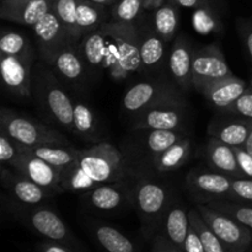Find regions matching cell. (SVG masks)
<instances>
[{
	"mask_svg": "<svg viewBox=\"0 0 252 252\" xmlns=\"http://www.w3.org/2000/svg\"><path fill=\"white\" fill-rule=\"evenodd\" d=\"M140 37L133 22L107 21L80 41L78 51L85 65L103 70L121 80L142 66Z\"/></svg>",
	"mask_w": 252,
	"mask_h": 252,
	"instance_id": "obj_1",
	"label": "cell"
},
{
	"mask_svg": "<svg viewBox=\"0 0 252 252\" xmlns=\"http://www.w3.org/2000/svg\"><path fill=\"white\" fill-rule=\"evenodd\" d=\"M0 132L5 133L22 149L51 144L70 145L58 130L5 107L0 113Z\"/></svg>",
	"mask_w": 252,
	"mask_h": 252,
	"instance_id": "obj_2",
	"label": "cell"
},
{
	"mask_svg": "<svg viewBox=\"0 0 252 252\" xmlns=\"http://www.w3.org/2000/svg\"><path fill=\"white\" fill-rule=\"evenodd\" d=\"M75 162L96 185L118 182L123 177V157L111 143L102 142L79 150Z\"/></svg>",
	"mask_w": 252,
	"mask_h": 252,
	"instance_id": "obj_3",
	"label": "cell"
},
{
	"mask_svg": "<svg viewBox=\"0 0 252 252\" xmlns=\"http://www.w3.org/2000/svg\"><path fill=\"white\" fill-rule=\"evenodd\" d=\"M197 209L228 252H245L248 250L252 241L250 229L208 204H198Z\"/></svg>",
	"mask_w": 252,
	"mask_h": 252,
	"instance_id": "obj_4",
	"label": "cell"
},
{
	"mask_svg": "<svg viewBox=\"0 0 252 252\" xmlns=\"http://www.w3.org/2000/svg\"><path fill=\"white\" fill-rule=\"evenodd\" d=\"M186 103L179 93L148 107L134 122V129L180 130L185 118Z\"/></svg>",
	"mask_w": 252,
	"mask_h": 252,
	"instance_id": "obj_5",
	"label": "cell"
},
{
	"mask_svg": "<svg viewBox=\"0 0 252 252\" xmlns=\"http://www.w3.org/2000/svg\"><path fill=\"white\" fill-rule=\"evenodd\" d=\"M233 75L225 57L217 46H207L193 53L192 85L199 93L208 84Z\"/></svg>",
	"mask_w": 252,
	"mask_h": 252,
	"instance_id": "obj_6",
	"label": "cell"
},
{
	"mask_svg": "<svg viewBox=\"0 0 252 252\" xmlns=\"http://www.w3.org/2000/svg\"><path fill=\"white\" fill-rule=\"evenodd\" d=\"M32 29L36 34L42 57L47 62L61 49L70 44H75L53 10L44 15L36 25L32 26Z\"/></svg>",
	"mask_w": 252,
	"mask_h": 252,
	"instance_id": "obj_7",
	"label": "cell"
},
{
	"mask_svg": "<svg viewBox=\"0 0 252 252\" xmlns=\"http://www.w3.org/2000/svg\"><path fill=\"white\" fill-rule=\"evenodd\" d=\"M16 172L26 179L36 182L39 186L53 192H62V172L41 158L30 153L21 152L19 159L12 165Z\"/></svg>",
	"mask_w": 252,
	"mask_h": 252,
	"instance_id": "obj_8",
	"label": "cell"
},
{
	"mask_svg": "<svg viewBox=\"0 0 252 252\" xmlns=\"http://www.w3.org/2000/svg\"><path fill=\"white\" fill-rule=\"evenodd\" d=\"M179 91L160 81H142L128 89L123 97V107L133 115H139L160 100Z\"/></svg>",
	"mask_w": 252,
	"mask_h": 252,
	"instance_id": "obj_9",
	"label": "cell"
},
{
	"mask_svg": "<svg viewBox=\"0 0 252 252\" xmlns=\"http://www.w3.org/2000/svg\"><path fill=\"white\" fill-rule=\"evenodd\" d=\"M0 70L7 90L19 97L27 98L31 96V61L1 54Z\"/></svg>",
	"mask_w": 252,
	"mask_h": 252,
	"instance_id": "obj_10",
	"label": "cell"
},
{
	"mask_svg": "<svg viewBox=\"0 0 252 252\" xmlns=\"http://www.w3.org/2000/svg\"><path fill=\"white\" fill-rule=\"evenodd\" d=\"M30 226L39 235L51 241L70 246L74 238L61 217L47 207H38L31 211L27 217Z\"/></svg>",
	"mask_w": 252,
	"mask_h": 252,
	"instance_id": "obj_11",
	"label": "cell"
},
{
	"mask_svg": "<svg viewBox=\"0 0 252 252\" xmlns=\"http://www.w3.org/2000/svg\"><path fill=\"white\" fill-rule=\"evenodd\" d=\"M43 101L54 120L66 129L73 130L74 103L51 74L44 76Z\"/></svg>",
	"mask_w": 252,
	"mask_h": 252,
	"instance_id": "obj_12",
	"label": "cell"
},
{
	"mask_svg": "<svg viewBox=\"0 0 252 252\" xmlns=\"http://www.w3.org/2000/svg\"><path fill=\"white\" fill-rule=\"evenodd\" d=\"M231 182L233 177L217 171H192L187 176L189 189L194 193L209 198L208 202L231 198Z\"/></svg>",
	"mask_w": 252,
	"mask_h": 252,
	"instance_id": "obj_13",
	"label": "cell"
},
{
	"mask_svg": "<svg viewBox=\"0 0 252 252\" xmlns=\"http://www.w3.org/2000/svg\"><path fill=\"white\" fill-rule=\"evenodd\" d=\"M248 88L245 81L233 75L208 84L202 89L201 93L214 107L228 111L229 107L245 93Z\"/></svg>",
	"mask_w": 252,
	"mask_h": 252,
	"instance_id": "obj_14",
	"label": "cell"
},
{
	"mask_svg": "<svg viewBox=\"0 0 252 252\" xmlns=\"http://www.w3.org/2000/svg\"><path fill=\"white\" fill-rule=\"evenodd\" d=\"M137 203L143 218L147 221H154L161 216L166 207L167 192L161 185L143 181L137 187Z\"/></svg>",
	"mask_w": 252,
	"mask_h": 252,
	"instance_id": "obj_15",
	"label": "cell"
},
{
	"mask_svg": "<svg viewBox=\"0 0 252 252\" xmlns=\"http://www.w3.org/2000/svg\"><path fill=\"white\" fill-rule=\"evenodd\" d=\"M193 53L191 46L185 38H179L170 52L169 68L177 85L182 89H189L192 85V59Z\"/></svg>",
	"mask_w": 252,
	"mask_h": 252,
	"instance_id": "obj_16",
	"label": "cell"
},
{
	"mask_svg": "<svg viewBox=\"0 0 252 252\" xmlns=\"http://www.w3.org/2000/svg\"><path fill=\"white\" fill-rule=\"evenodd\" d=\"M208 161L212 169L217 172L228 175L233 179H244L234 147H230L214 137H212L208 143Z\"/></svg>",
	"mask_w": 252,
	"mask_h": 252,
	"instance_id": "obj_17",
	"label": "cell"
},
{
	"mask_svg": "<svg viewBox=\"0 0 252 252\" xmlns=\"http://www.w3.org/2000/svg\"><path fill=\"white\" fill-rule=\"evenodd\" d=\"M106 5L98 4L93 0H78L76 7V36L81 41L90 32L107 22Z\"/></svg>",
	"mask_w": 252,
	"mask_h": 252,
	"instance_id": "obj_18",
	"label": "cell"
},
{
	"mask_svg": "<svg viewBox=\"0 0 252 252\" xmlns=\"http://www.w3.org/2000/svg\"><path fill=\"white\" fill-rule=\"evenodd\" d=\"M52 64L54 70L63 76L65 80L75 83L79 81L84 75V64L83 58L78 51V47L75 44L66 46L65 48L57 52L53 57L48 61Z\"/></svg>",
	"mask_w": 252,
	"mask_h": 252,
	"instance_id": "obj_19",
	"label": "cell"
},
{
	"mask_svg": "<svg viewBox=\"0 0 252 252\" xmlns=\"http://www.w3.org/2000/svg\"><path fill=\"white\" fill-rule=\"evenodd\" d=\"M9 189L11 192V196L19 203L26 204V206H38L47 198H49L52 194L56 193V192L44 189V187L37 185L36 182L26 179L19 172L15 176L10 177Z\"/></svg>",
	"mask_w": 252,
	"mask_h": 252,
	"instance_id": "obj_20",
	"label": "cell"
},
{
	"mask_svg": "<svg viewBox=\"0 0 252 252\" xmlns=\"http://www.w3.org/2000/svg\"><path fill=\"white\" fill-rule=\"evenodd\" d=\"M20 150L24 153H30L36 157L41 158L44 161L51 164L59 171H63L66 167L70 166L73 162H75L76 158H78L79 150L75 149L71 145L65 144H51V145H42V147L36 148H27V149Z\"/></svg>",
	"mask_w": 252,
	"mask_h": 252,
	"instance_id": "obj_21",
	"label": "cell"
},
{
	"mask_svg": "<svg viewBox=\"0 0 252 252\" xmlns=\"http://www.w3.org/2000/svg\"><path fill=\"white\" fill-rule=\"evenodd\" d=\"M252 127V120L243 118L230 122L217 123L209 128L212 137L221 140L230 147L244 148Z\"/></svg>",
	"mask_w": 252,
	"mask_h": 252,
	"instance_id": "obj_22",
	"label": "cell"
},
{
	"mask_svg": "<svg viewBox=\"0 0 252 252\" xmlns=\"http://www.w3.org/2000/svg\"><path fill=\"white\" fill-rule=\"evenodd\" d=\"M86 194L90 206L106 212L113 211L122 206L126 197L125 191L117 185H112V182L97 185L93 189L86 192Z\"/></svg>",
	"mask_w": 252,
	"mask_h": 252,
	"instance_id": "obj_23",
	"label": "cell"
},
{
	"mask_svg": "<svg viewBox=\"0 0 252 252\" xmlns=\"http://www.w3.org/2000/svg\"><path fill=\"white\" fill-rule=\"evenodd\" d=\"M189 229V213L184 208L175 206L170 208L167 212L166 218L164 223L165 236L177 246L179 249L184 250L185 241H186L187 234Z\"/></svg>",
	"mask_w": 252,
	"mask_h": 252,
	"instance_id": "obj_24",
	"label": "cell"
},
{
	"mask_svg": "<svg viewBox=\"0 0 252 252\" xmlns=\"http://www.w3.org/2000/svg\"><path fill=\"white\" fill-rule=\"evenodd\" d=\"M189 152H191V142L185 137L165 152L155 155V167L160 172H169L180 169L189 159Z\"/></svg>",
	"mask_w": 252,
	"mask_h": 252,
	"instance_id": "obj_25",
	"label": "cell"
},
{
	"mask_svg": "<svg viewBox=\"0 0 252 252\" xmlns=\"http://www.w3.org/2000/svg\"><path fill=\"white\" fill-rule=\"evenodd\" d=\"M179 25V11L177 5L171 0H166L154 11V31L160 38L167 43L171 41Z\"/></svg>",
	"mask_w": 252,
	"mask_h": 252,
	"instance_id": "obj_26",
	"label": "cell"
},
{
	"mask_svg": "<svg viewBox=\"0 0 252 252\" xmlns=\"http://www.w3.org/2000/svg\"><path fill=\"white\" fill-rule=\"evenodd\" d=\"M53 1L54 0H29L5 20L32 27L53 9Z\"/></svg>",
	"mask_w": 252,
	"mask_h": 252,
	"instance_id": "obj_27",
	"label": "cell"
},
{
	"mask_svg": "<svg viewBox=\"0 0 252 252\" xmlns=\"http://www.w3.org/2000/svg\"><path fill=\"white\" fill-rule=\"evenodd\" d=\"M94 233L98 244L107 252H135L134 244L112 226L97 225Z\"/></svg>",
	"mask_w": 252,
	"mask_h": 252,
	"instance_id": "obj_28",
	"label": "cell"
},
{
	"mask_svg": "<svg viewBox=\"0 0 252 252\" xmlns=\"http://www.w3.org/2000/svg\"><path fill=\"white\" fill-rule=\"evenodd\" d=\"M139 53L143 68H155L164 58L165 42L157 32H150L140 38Z\"/></svg>",
	"mask_w": 252,
	"mask_h": 252,
	"instance_id": "obj_29",
	"label": "cell"
},
{
	"mask_svg": "<svg viewBox=\"0 0 252 252\" xmlns=\"http://www.w3.org/2000/svg\"><path fill=\"white\" fill-rule=\"evenodd\" d=\"M189 218L191 226L197 231V234L201 238L206 252H228L223 243L219 240L218 236L213 233V230L209 228L208 224L202 218L198 209H191L189 212Z\"/></svg>",
	"mask_w": 252,
	"mask_h": 252,
	"instance_id": "obj_30",
	"label": "cell"
},
{
	"mask_svg": "<svg viewBox=\"0 0 252 252\" xmlns=\"http://www.w3.org/2000/svg\"><path fill=\"white\" fill-rule=\"evenodd\" d=\"M0 54L15 56L32 61V51L29 39L20 32L7 31L0 38Z\"/></svg>",
	"mask_w": 252,
	"mask_h": 252,
	"instance_id": "obj_31",
	"label": "cell"
},
{
	"mask_svg": "<svg viewBox=\"0 0 252 252\" xmlns=\"http://www.w3.org/2000/svg\"><path fill=\"white\" fill-rule=\"evenodd\" d=\"M96 186L97 185L90 177L84 174L83 170L76 165V162H73L70 166H68L65 170L62 171L61 187L63 191L88 192Z\"/></svg>",
	"mask_w": 252,
	"mask_h": 252,
	"instance_id": "obj_32",
	"label": "cell"
},
{
	"mask_svg": "<svg viewBox=\"0 0 252 252\" xmlns=\"http://www.w3.org/2000/svg\"><path fill=\"white\" fill-rule=\"evenodd\" d=\"M76 7L78 0H54L52 9L70 34L74 43L79 42L76 36Z\"/></svg>",
	"mask_w": 252,
	"mask_h": 252,
	"instance_id": "obj_33",
	"label": "cell"
},
{
	"mask_svg": "<svg viewBox=\"0 0 252 252\" xmlns=\"http://www.w3.org/2000/svg\"><path fill=\"white\" fill-rule=\"evenodd\" d=\"M184 133L180 130H171V129H154L150 130V133L147 137V147L148 149L155 155L165 152L184 139Z\"/></svg>",
	"mask_w": 252,
	"mask_h": 252,
	"instance_id": "obj_34",
	"label": "cell"
},
{
	"mask_svg": "<svg viewBox=\"0 0 252 252\" xmlns=\"http://www.w3.org/2000/svg\"><path fill=\"white\" fill-rule=\"evenodd\" d=\"M209 207L220 211L223 213L228 214L231 218L238 220L244 226L249 228L252 231V207L244 206L239 203H231L226 199H216V201L208 202Z\"/></svg>",
	"mask_w": 252,
	"mask_h": 252,
	"instance_id": "obj_35",
	"label": "cell"
},
{
	"mask_svg": "<svg viewBox=\"0 0 252 252\" xmlns=\"http://www.w3.org/2000/svg\"><path fill=\"white\" fill-rule=\"evenodd\" d=\"M96 129L95 117L88 105L83 102L74 103L73 130L83 137H90Z\"/></svg>",
	"mask_w": 252,
	"mask_h": 252,
	"instance_id": "obj_36",
	"label": "cell"
},
{
	"mask_svg": "<svg viewBox=\"0 0 252 252\" xmlns=\"http://www.w3.org/2000/svg\"><path fill=\"white\" fill-rule=\"evenodd\" d=\"M192 24H193L194 30L201 34H209L220 30V22L218 17L214 14L213 10L207 6L204 2L194 10Z\"/></svg>",
	"mask_w": 252,
	"mask_h": 252,
	"instance_id": "obj_37",
	"label": "cell"
},
{
	"mask_svg": "<svg viewBox=\"0 0 252 252\" xmlns=\"http://www.w3.org/2000/svg\"><path fill=\"white\" fill-rule=\"evenodd\" d=\"M143 10L144 0H117L113 4L111 15L113 21L133 22Z\"/></svg>",
	"mask_w": 252,
	"mask_h": 252,
	"instance_id": "obj_38",
	"label": "cell"
},
{
	"mask_svg": "<svg viewBox=\"0 0 252 252\" xmlns=\"http://www.w3.org/2000/svg\"><path fill=\"white\" fill-rule=\"evenodd\" d=\"M21 155L19 145L10 139L5 133L0 132V161L2 165H12L15 164L19 157Z\"/></svg>",
	"mask_w": 252,
	"mask_h": 252,
	"instance_id": "obj_39",
	"label": "cell"
},
{
	"mask_svg": "<svg viewBox=\"0 0 252 252\" xmlns=\"http://www.w3.org/2000/svg\"><path fill=\"white\" fill-rule=\"evenodd\" d=\"M229 112L252 120V89L249 86L245 93L229 107Z\"/></svg>",
	"mask_w": 252,
	"mask_h": 252,
	"instance_id": "obj_40",
	"label": "cell"
},
{
	"mask_svg": "<svg viewBox=\"0 0 252 252\" xmlns=\"http://www.w3.org/2000/svg\"><path fill=\"white\" fill-rule=\"evenodd\" d=\"M231 198H238L252 203V179H233Z\"/></svg>",
	"mask_w": 252,
	"mask_h": 252,
	"instance_id": "obj_41",
	"label": "cell"
},
{
	"mask_svg": "<svg viewBox=\"0 0 252 252\" xmlns=\"http://www.w3.org/2000/svg\"><path fill=\"white\" fill-rule=\"evenodd\" d=\"M234 150H235L239 167H240L244 177L245 179H252V155L246 152L245 148L235 147Z\"/></svg>",
	"mask_w": 252,
	"mask_h": 252,
	"instance_id": "obj_42",
	"label": "cell"
},
{
	"mask_svg": "<svg viewBox=\"0 0 252 252\" xmlns=\"http://www.w3.org/2000/svg\"><path fill=\"white\" fill-rule=\"evenodd\" d=\"M184 251L185 252H206L203 244H202L201 241V238H199V235L197 234V231L192 228L191 224H189V234H187L186 241H185Z\"/></svg>",
	"mask_w": 252,
	"mask_h": 252,
	"instance_id": "obj_43",
	"label": "cell"
},
{
	"mask_svg": "<svg viewBox=\"0 0 252 252\" xmlns=\"http://www.w3.org/2000/svg\"><path fill=\"white\" fill-rule=\"evenodd\" d=\"M153 252H185L177 246H175L165 235H159L155 238L153 244Z\"/></svg>",
	"mask_w": 252,
	"mask_h": 252,
	"instance_id": "obj_44",
	"label": "cell"
},
{
	"mask_svg": "<svg viewBox=\"0 0 252 252\" xmlns=\"http://www.w3.org/2000/svg\"><path fill=\"white\" fill-rule=\"evenodd\" d=\"M27 1L29 0H2L0 5V17L5 20L10 14L20 9Z\"/></svg>",
	"mask_w": 252,
	"mask_h": 252,
	"instance_id": "obj_45",
	"label": "cell"
},
{
	"mask_svg": "<svg viewBox=\"0 0 252 252\" xmlns=\"http://www.w3.org/2000/svg\"><path fill=\"white\" fill-rule=\"evenodd\" d=\"M239 30H240L241 37H243L244 43H245L246 51L252 59V22H241Z\"/></svg>",
	"mask_w": 252,
	"mask_h": 252,
	"instance_id": "obj_46",
	"label": "cell"
},
{
	"mask_svg": "<svg viewBox=\"0 0 252 252\" xmlns=\"http://www.w3.org/2000/svg\"><path fill=\"white\" fill-rule=\"evenodd\" d=\"M39 252H75L70 246L64 245V244L56 243V241H49L44 243L39 246Z\"/></svg>",
	"mask_w": 252,
	"mask_h": 252,
	"instance_id": "obj_47",
	"label": "cell"
},
{
	"mask_svg": "<svg viewBox=\"0 0 252 252\" xmlns=\"http://www.w3.org/2000/svg\"><path fill=\"white\" fill-rule=\"evenodd\" d=\"M172 2L181 7H187V9H193L198 7L199 5L203 4V0H171Z\"/></svg>",
	"mask_w": 252,
	"mask_h": 252,
	"instance_id": "obj_48",
	"label": "cell"
},
{
	"mask_svg": "<svg viewBox=\"0 0 252 252\" xmlns=\"http://www.w3.org/2000/svg\"><path fill=\"white\" fill-rule=\"evenodd\" d=\"M166 0H144V10H155L161 6Z\"/></svg>",
	"mask_w": 252,
	"mask_h": 252,
	"instance_id": "obj_49",
	"label": "cell"
},
{
	"mask_svg": "<svg viewBox=\"0 0 252 252\" xmlns=\"http://www.w3.org/2000/svg\"><path fill=\"white\" fill-rule=\"evenodd\" d=\"M244 148L246 149V152L250 153V154L252 155V127H251L250 133H249V137H248V139H246V143H245V145H244Z\"/></svg>",
	"mask_w": 252,
	"mask_h": 252,
	"instance_id": "obj_50",
	"label": "cell"
},
{
	"mask_svg": "<svg viewBox=\"0 0 252 252\" xmlns=\"http://www.w3.org/2000/svg\"><path fill=\"white\" fill-rule=\"evenodd\" d=\"M93 1L98 2V4L106 5V6H107V5H113L116 1H117V0H93Z\"/></svg>",
	"mask_w": 252,
	"mask_h": 252,
	"instance_id": "obj_51",
	"label": "cell"
},
{
	"mask_svg": "<svg viewBox=\"0 0 252 252\" xmlns=\"http://www.w3.org/2000/svg\"><path fill=\"white\" fill-rule=\"evenodd\" d=\"M250 88L252 89V79H251V80H250Z\"/></svg>",
	"mask_w": 252,
	"mask_h": 252,
	"instance_id": "obj_52",
	"label": "cell"
},
{
	"mask_svg": "<svg viewBox=\"0 0 252 252\" xmlns=\"http://www.w3.org/2000/svg\"><path fill=\"white\" fill-rule=\"evenodd\" d=\"M0 1H2V0H0Z\"/></svg>",
	"mask_w": 252,
	"mask_h": 252,
	"instance_id": "obj_53",
	"label": "cell"
}]
</instances>
